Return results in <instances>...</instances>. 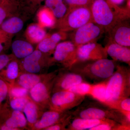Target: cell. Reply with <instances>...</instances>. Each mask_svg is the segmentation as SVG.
<instances>
[{"label": "cell", "instance_id": "1", "mask_svg": "<svg viewBox=\"0 0 130 130\" xmlns=\"http://www.w3.org/2000/svg\"><path fill=\"white\" fill-rule=\"evenodd\" d=\"M90 9L93 21L106 32L118 23L130 18V9L120 7L109 0H93Z\"/></svg>", "mask_w": 130, "mask_h": 130}, {"label": "cell", "instance_id": "2", "mask_svg": "<svg viewBox=\"0 0 130 130\" xmlns=\"http://www.w3.org/2000/svg\"><path fill=\"white\" fill-rule=\"evenodd\" d=\"M73 118L112 120L123 125L130 127V111L113 109L101 103H82L73 111Z\"/></svg>", "mask_w": 130, "mask_h": 130}, {"label": "cell", "instance_id": "3", "mask_svg": "<svg viewBox=\"0 0 130 130\" xmlns=\"http://www.w3.org/2000/svg\"><path fill=\"white\" fill-rule=\"evenodd\" d=\"M117 61L107 58L77 61L68 70L95 83L107 80L116 70Z\"/></svg>", "mask_w": 130, "mask_h": 130}, {"label": "cell", "instance_id": "4", "mask_svg": "<svg viewBox=\"0 0 130 130\" xmlns=\"http://www.w3.org/2000/svg\"><path fill=\"white\" fill-rule=\"evenodd\" d=\"M130 95V68L117 65L113 74L107 80L106 97L104 104L111 108L119 101Z\"/></svg>", "mask_w": 130, "mask_h": 130}, {"label": "cell", "instance_id": "5", "mask_svg": "<svg viewBox=\"0 0 130 130\" xmlns=\"http://www.w3.org/2000/svg\"><path fill=\"white\" fill-rule=\"evenodd\" d=\"M91 21H94L90 7L68 8L64 16L56 21L54 28L63 32H71Z\"/></svg>", "mask_w": 130, "mask_h": 130}, {"label": "cell", "instance_id": "6", "mask_svg": "<svg viewBox=\"0 0 130 130\" xmlns=\"http://www.w3.org/2000/svg\"><path fill=\"white\" fill-rule=\"evenodd\" d=\"M85 96L78 94L69 90L59 91L52 93L48 105L49 109L66 112L79 106Z\"/></svg>", "mask_w": 130, "mask_h": 130}, {"label": "cell", "instance_id": "7", "mask_svg": "<svg viewBox=\"0 0 130 130\" xmlns=\"http://www.w3.org/2000/svg\"><path fill=\"white\" fill-rule=\"evenodd\" d=\"M68 35L71 41L77 47L97 41L105 32L104 28L94 21L89 22Z\"/></svg>", "mask_w": 130, "mask_h": 130}, {"label": "cell", "instance_id": "8", "mask_svg": "<svg viewBox=\"0 0 130 130\" xmlns=\"http://www.w3.org/2000/svg\"><path fill=\"white\" fill-rule=\"evenodd\" d=\"M58 71L51 72L46 79L37 84L29 90L31 99L44 109L48 108L50 99L52 94Z\"/></svg>", "mask_w": 130, "mask_h": 130}, {"label": "cell", "instance_id": "9", "mask_svg": "<svg viewBox=\"0 0 130 130\" xmlns=\"http://www.w3.org/2000/svg\"><path fill=\"white\" fill-rule=\"evenodd\" d=\"M78 47L70 41L59 43L54 51L51 57L53 65L60 64L64 69L68 70L76 61Z\"/></svg>", "mask_w": 130, "mask_h": 130}, {"label": "cell", "instance_id": "10", "mask_svg": "<svg viewBox=\"0 0 130 130\" xmlns=\"http://www.w3.org/2000/svg\"><path fill=\"white\" fill-rule=\"evenodd\" d=\"M23 59L20 67L24 72L38 74L44 68L53 65L50 55L43 53L37 49Z\"/></svg>", "mask_w": 130, "mask_h": 130}, {"label": "cell", "instance_id": "11", "mask_svg": "<svg viewBox=\"0 0 130 130\" xmlns=\"http://www.w3.org/2000/svg\"><path fill=\"white\" fill-rule=\"evenodd\" d=\"M6 125L17 130L28 128V123L23 112L13 110L6 104L0 110V126Z\"/></svg>", "mask_w": 130, "mask_h": 130}, {"label": "cell", "instance_id": "12", "mask_svg": "<svg viewBox=\"0 0 130 130\" xmlns=\"http://www.w3.org/2000/svg\"><path fill=\"white\" fill-rule=\"evenodd\" d=\"M87 81L80 74L64 68L58 72L52 93L59 91L68 90L75 85Z\"/></svg>", "mask_w": 130, "mask_h": 130}, {"label": "cell", "instance_id": "13", "mask_svg": "<svg viewBox=\"0 0 130 130\" xmlns=\"http://www.w3.org/2000/svg\"><path fill=\"white\" fill-rule=\"evenodd\" d=\"M108 56L105 47L96 42H93L78 47L75 62L96 60L107 58Z\"/></svg>", "mask_w": 130, "mask_h": 130}, {"label": "cell", "instance_id": "14", "mask_svg": "<svg viewBox=\"0 0 130 130\" xmlns=\"http://www.w3.org/2000/svg\"><path fill=\"white\" fill-rule=\"evenodd\" d=\"M108 41L124 46L130 47V25L129 19L114 26L107 32Z\"/></svg>", "mask_w": 130, "mask_h": 130}, {"label": "cell", "instance_id": "15", "mask_svg": "<svg viewBox=\"0 0 130 130\" xmlns=\"http://www.w3.org/2000/svg\"><path fill=\"white\" fill-rule=\"evenodd\" d=\"M67 32L58 31L46 36L37 44L36 49L43 53L50 55L53 53L57 44L61 41L66 40L68 37Z\"/></svg>", "mask_w": 130, "mask_h": 130}, {"label": "cell", "instance_id": "16", "mask_svg": "<svg viewBox=\"0 0 130 130\" xmlns=\"http://www.w3.org/2000/svg\"><path fill=\"white\" fill-rule=\"evenodd\" d=\"M69 111L60 112L49 109L48 111L43 112L31 129L44 130L60 121Z\"/></svg>", "mask_w": 130, "mask_h": 130}, {"label": "cell", "instance_id": "17", "mask_svg": "<svg viewBox=\"0 0 130 130\" xmlns=\"http://www.w3.org/2000/svg\"><path fill=\"white\" fill-rule=\"evenodd\" d=\"M108 55L116 61H121L130 65V47L124 46L108 41L105 47Z\"/></svg>", "mask_w": 130, "mask_h": 130}, {"label": "cell", "instance_id": "18", "mask_svg": "<svg viewBox=\"0 0 130 130\" xmlns=\"http://www.w3.org/2000/svg\"><path fill=\"white\" fill-rule=\"evenodd\" d=\"M51 73L38 74L22 72L20 73L14 84L29 90L37 84L46 79Z\"/></svg>", "mask_w": 130, "mask_h": 130}, {"label": "cell", "instance_id": "19", "mask_svg": "<svg viewBox=\"0 0 130 130\" xmlns=\"http://www.w3.org/2000/svg\"><path fill=\"white\" fill-rule=\"evenodd\" d=\"M111 119H96L73 118L67 129L68 130H90L93 127L107 123Z\"/></svg>", "mask_w": 130, "mask_h": 130}, {"label": "cell", "instance_id": "20", "mask_svg": "<svg viewBox=\"0 0 130 130\" xmlns=\"http://www.w3.org/2000/svg\"><path fill=\"white\" fill-rule=\"evenodd\" d=\"M44 110L43 108L31 99L26 104L23 112L29 129H31L34 124L40 119Z\"/></svg>", "mask_w": 130, "mask_h": 130}, {"label": "cell", "instance_id": "21", "mask_svg": "<svg viewBox=\"0 0 130 130\" xmlns=\"http://www.w3.org/2000/svg\"><path fill=\"white\" fill-rule=\"evenodd\" d=\"M20 70V63L15 58L0 72V76L12 86L14 85L21 72Z\"/></svg>", "mask_w": 130, "mask_h": 130}, {"label": "cell", "instance_id": "22", "mask_svg": "<svg viewBox=\"0 0 130 130\" xmlns=\"http://www.w3.org/2000/svg\"><path fill=\"white\" fill-rule=\"evenodd\" d=\"M20 6L16 0H2L0 3V26L6 19L15 15Z\"/></svg>", "mask_w": 130, "mask_h": 130}, {"label": "cell", "instance_id": "23", "mask_svg": "<svg viewBox=\"0 0 130 130\" xmlns=\"http://www.w3.org/2000/svg\"><path fill=\"white\" fill-rule=\"evenodd\" d=\"M13 55L18 59H24L35 50L32 44L29 41L21 40L14 41L11 44Z\"/></svg>", "mask_w": 130, "mask_h": 130}, {"label": "cell", "instance_id": "24", "mask_svg": "<svg viewBox=\"0 0 130 130\" xmlns=\"http://www.w3.org/2000/svg\"><path fill=\"white\" fill-rule=\"evenodd\" d=\"M44 28L38 24H31L26 30L25 36L28 41L32 44H38L46 36Z\"/></svg>", "mask_w": 130, "mask_h": 130}, {"label": "cell", "instance_id": "25", "mask_svg": "<svg viewBox=\"0 0 130 130\" xmlns=\"http://www.w3.org/2000/svg\"><path fill=\"white\" fill-rule=\"evenodd\" d=\"M24 25L23 20L18 16H13L6 20L0 26V29L13 36L22 30Z\"/></svg>", "mask_w": 130, "mask_h": 130}, {"label": "cell", "instance_id": "26", "mask_svg": "<svg viewBox=\"0 0 130 130\" xmlns=\"http://www.w3.org/2000/svg\"><path fill=\"white\" fill-rule=\"evenodd\" d=\"M38 24L43 28H54L56 19L53 12L48 8L44 7L39 10L37 14Z\"/></svg>", "mask_w": 130, "mask_h": 130}, {"label": "cell", "instance_id": "27", "mask_svg": "<svg viewBox=\"0 0 130 130\" xmlns=\"http://www.w3.org/2000/svg\"><path fill=\"white\" fill-rule=\"evenodd\" d=\"M45 6L51 9L57 20L63 18L68 11L64 0H45Z\"/></svg>", "mask_w": 130, "mask_h": 130}, {"label": "cell", "instance_id": "28", "mask_svg": "<svg viewBox=\"0 0 130 130\" xmlns=\"http://www.w3.org/2000/svg\"><path fill=\"white\" fill-rule=\"evenodd\" d=\"M107 80L93 84L89 95L97 101L105 104L106 97Z\"/></svg>", "mask_w": 130, "mask_h": 130}, {"label": "cell", "instance_id": "29", "mask_svg": "<svg viewBox=\"0 0 130 130\" xmlns=\"http://www.w3.org/2000/svg\"><path fill=\"white\" fill-rule=\"evenodd\" d=\"M30 99L29 95L23 97L9 98V107L13 110L23 112L26 105Z\"/></svg>", "mask_w": 130, "mask_h": 130}, {"label": "cell", "instance_id": "30", "mask_svg": "<svg viewBox=\"0 0 130 130\" xmlns=\"http://www.w3.org/2000/svg\"><path fill=\"white\" fill-rule=\"evenodd\" d=\"M93 85L87 82H83L73 86L68 90L81 95H89Z\"/></svg>", "mask_w": 130, "mask_h": 130}, {"label": "cell", "instance_id": "31", "mask_svg": "<svg viewBox=\"0 0 130 130\" xmlns=\"http://www.w3.org/2000/svg\"><path fill=\"white\" fill-rule=\"evenodd\" d=\"M71 112L69 111L66 116L58 123L48 127L44 130H67L68 126L73 119Z\"/></svg>", "mask_w": 130, "mask_h": 130}, {"label": "cell", "instance_id": "32", "mask_svg": "<svg viewBox=\"0 0 130 130\" xmlns=\"http://www.w3.org/2000/svg\"><path fill=\"white\" fill-rule=\"evenodd\" d=\"M29 93L28 90L14 84L10 86L8 97L9 98L25 97L29 95Z\"/></svg>", "mask_w": 130, "mask_h": 130}, {"label": "cell", "instance_id": "33", "mask_svg": "<svg viewBox=\"0 0 130 130\" xmlns=\"http://www.w3.org/2000/svg\"><path fill=\"white\" fill-rule=\"evenodd\" d=\"M10 85L6 80L0 76V109L3 103L8 97Z\"/></svg>", "mask_w": 130, "mask_h": 130}, {"label": "cell", "instance_id": "34", "mask_svg": "<svg viewBox=\"0 0 130 130\" xmlns=\"http://www.w3.org/2000/svg\"><path fill=\"white\" fill-rule=\"evenodd\" d=\"M12 36L0 29V54H3L11 44Z\"/></svg>", "mask_w": 130, "mask_h": 130}, {"label": "cell", "instance_id": "35", "mask_svg": "<svg viewBox=\"0 0 130 130\" xmlns=\"http://www.w3.org/2000/svg\"><path fill=\"white\" fill-rule=\"evenodd\" d=\"M69 8L89 7H90L93 0H64Z\"/></svg>", "mask_w": 130, "mask_h": 130}, {"label": "cell", "instance_id": "36", "mask_svg": "<svg viewBox=\"0 0 130 130\" xmlns=\"http://www.w3.org/2000/svg\"><path fill=\"white\" fill-rule=\"evenodd\" d=\"M111 108L120 111H130V97L123 98L119 101L114 105Z\"/></svg>", "mask_w": 130, "mask_h": 130}, {"label": "cell", "instance_id": "37", "mask_svg": "<svg viewBox=\"0 0 130 130\" xmlns=\"http://www.w3.org/2000/svg\"><path fill=\"white\" fill-rule=\"evenodd\" d=\"M15 58L13 55L0 54V72L5 69L12 60Z\"/></svg>", "mask_w": 130, "mask_h": 130}, {"label": "cell", "instance_id": "38", "mask_svg": "<svg viewBox=\"0 0 130 130\" xmlns=\"http://www.w3.org/2000/svg\"><path fill=\"white\" fill-rule=\"evenodd\" d=\"M44 0H22L23 5L27 8H29L30 11H33L39 7Z\"/></svg>", "mask_w": 130, "mask_h": 130}, {"label": "cell", "instance_id": "39", "mask_svg": "<svg viewBox=\"0 0 130 130\" xmlns=\"http://www.w3.org/2000/svg\"><path fill=\"white\" fill-rule=\"evenodd\" d=\"M109 1L115 5L119 6V5L123 4V3L124 2L125 0H109Z\"/></svg>", "mask_w": 130, "mask_h": 130}, {"label": "cell", "instance_id": "40", "mask_svg": "<svg viewBox=\"0 0 130 130\" xmlns=\"http://www.w3.org/2000/svg\"><path fill=\"white\" fill-rule=\"evenodd\" d=\"M2 1V0H0V3Z\"/></svg>", "mask_w": 130, "mask_h": 130}, {"label": "cell", "instance_id": "41", "mask_svg": "<svg viewBox=\"0 0 130 130\" xmlns=\"http://www.w3.org/2000/svg\"><path fill=\"white\" fill-rule=\"evenodd\" d=\"M0 110H1V109H0Z\"/></svg>", "mask_w": 130, "mask_h": 130}]
</instances>
